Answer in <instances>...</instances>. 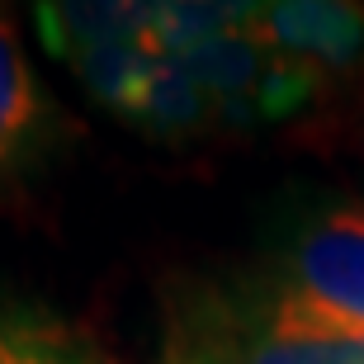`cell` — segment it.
<instances>
[{
    "mask_svg": "<svg viewBox=\"0 0 364 364\" xmlns=\"http://www.w3.org/2000/svg\"><path fill=\"white\" fill-rule=\"evenodd\" d=\"M251 289L289 336L364 346V208L312 218Z\"/></svg>",
    "mask_w": 364,
    "mask_h": 364,
    "instance_id": "cell-1",
    "label": "cell"
},
{
    "mask_svg": "<svg viewBox=\"0 0 364 364\" xmlns=\"http://www.w3.org/2000/svg\"><path fill=\"white\" fill-rule=\"evenodd\" d=\"M156 364H364V346L289 336L246 284H185L166 298Z\"/></svg>",
    "mask_w": 364,
    "mask_h": 364,
    "instance_id": "cell-2",
    "label": "cell"
},
{
    "mask_svg": "<svg viewBox=\"0 0 364 364\" xmlns=\"http://www.w3.org/2000/svg\"><path fill=\"white\" fill-rule=\"evenodd\" d=\"M38 33L57 62L76 71V81L128 119L137 90L156 67V48L142 28V5H33Z\"/></svg>",
    "mask_w": 364,
    "mask_h": 364,
    "instance_id": "cell-3",
    "label": "cell"
},
{
    "mask_svg": "<svg viewBox=\"0 0 364 364\" xmlns=\"http://www.w3.org/2000/svg\"><path fill=\"white\" fill-rule=\"evenodd\" d=\"M279 57L317 76V85H364V5L331 0H284L256 5L251 19Z\"/></svg>",
    "mask_w": 364,
    "mask_h": 364,
    "instance_id": "cell-4",
    "label": "cell"
},
{
    "mask_svg": "<svg viewBox=\"0 0 364 364\" xmlns=\"http://www.w3.org/2000/svg\"><path fill=\"white\" fill-rule=\"evenodd\" d=\"M57 133H62V109L48 100L19 28L0 10V194H10L19 180L38 171Z\"/></svg>",
    "mask_w": 364,
    "mask_h": 364,
    "instance_id": "cell-5",
    "label": "cell"
},
{
    "mask_svg": "<svg viewBox=\"0 0 364 364\" xmlns=\"http://www.w3.org/2000/svg\"><path fill=\"white\" fill-rule=\"evenodd\" d=\"M128 123H137L147 137H171V142L208 137L213 128H223L213 95L189 76V67H180L171 57H156V67L147 71V81L128 109Z\"/></svg>",
    "mask_w": 364,
    "mask_h": 364,
    "instance_id": "cell-6",
    "label": "cell"
},
{
    "mask_svg": "<svg viewBox=\"0 0 364 364\" xmlns=\"http://www.w3.org/2000/svg\"><path fill=\"white\" fill-rule=\"evenodd\" d=\"M0 364H109V360L48 317L0 308Z\"/></svg>",
    "mask_w": 364,
    "mask_h": 364,
    "instance_id": "cell-7",
    "label": "cell"
}]
</instances>
